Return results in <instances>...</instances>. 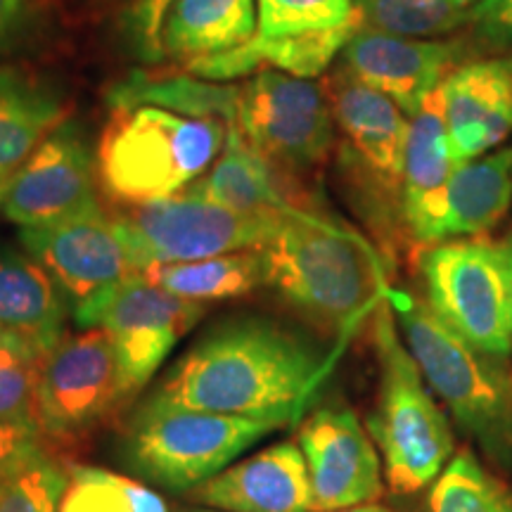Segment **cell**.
<instances>
[{
    "mask_svg": "<svg viewBox=\"0 0 512 512\" xmlns=\"http://www.w3.org/2000/svg\"><path fill=\"white\" fill-rule=\"evenodd\" d=\"M57 512H169V505L138 479L102 467L72 465Z\"/></svg>",
    "mask_w": 512,
    "mask_h": 512,
    "instance_id": "cell-30",
    "label": "cell"
},
{
    "mask_svg": "<svg viewBox=\"0 0 512 512\" xmlns=\"http://www.w3.org/2000/svg\"><path fill=\"white\" fill-rule=\"evenodd\" d=\"M190 501L228 512H311L302 448L280 441L188 491Z\"/></svg>",
    "mask_w": 512,
    "mask_h": 512,
    "instance_id": "cell-19",
    "label": "cell"
},
{
    "mask_svg": "<svg viewBox=\"0 0 512 512\" xmlns=\"http://www.w3.org/2000/svg\"><path fill=\"white\" fill-rule=\"evenodd\" d=\"M354 17V0H259V34L264 36L323 31Z\"/></svg>",
    "mask_w": 512,
    "mask_h": 512,
    "instance_id": "cell-33",
    "label": "cell"
},
{
    "mask_svg": "<svg viewBox=\"0 0 512 512\" xmlns=\"http://www.w3.org/2000/svg\"><path fill=\"white\" fill-rule=\"evenodd\" d=\"M202 316V304L166 292L143 273L95 292L74 309L79 328H100L112 337L128 401L143 392Z\"/></svg>",
    "mask_w": 512,
    "mask_h": 512,
    "instance_id": "cell-9",
    "label": "cell"
},
{
    "mask_svg": "<svg viewBox=\"0 0 512 512\" xmlns=\"http://www.w3.org/2000/svg\"><path fill=\"white\" fill-rule=\"evenodd\" d=\"M430 512H512V494L472 453H460L434 482Z\"/></svg>",
    "mask_w": 512,
    "mask_h": 512,
    "instance_id": "cell-31",
    "label": "cell"
},
{
    "mask_svg": "<svg viewBox=\"0 0 512 512\" xmlns=\"http://www.w3.org/2000/svg\"><path fill=\"white\" fill-rule=\"evenodd\" d=\"M192 190L223 207L264 214L285 207H299L294 200L292 178L280 174L245 138L238 124L228 126L226 147L214 166L190 185Z\"/></svg>",
    "mask_w": 512,
    "mask_h": 512,
    "instance_id": "cell-22",
    "label": "cell"
},
{
    "mask_svg": "<svg viewBox=\"0 0 512 512\" xmlns=\"http://www.w3.org/2000/svg\"><path fill=\"white\" fill-rule=\"evenodd\" d=\"M275 216L278 209L245 214L185 188L164 200L121 207L114 219L143 273L157 264L261 249L271 238Z\"/></svg>",
    "mask_w": 512,
    "mask_h": 512,
    "instance_id": "cell-8",
    "label": "cell"
},
{
    "mask_svg": "<svg viewBox=\"0 0 512 512\" xmlns=\"http://www.w3.org/2000/svg\"><path fill=\"white\" fill-rule=\"evenodd\" d=\"M363 29L403 38H441L465 29L470 8L453 0H356Z\"/></svg>",
    "mask_w": 512,
    "mask_h": 512,
    "instance_id": "cell-29",
    "label": "cell"
},
{
    "mask_svg": "<svg viewBox=\"0 0 512 512\" xmlns=\"http://www.w3.org/2000/svg\"><path fill=\"white\" fill-rule=\"evenodd\" d=\"M62 121V95L48 81L19 67H0V174H15Z\"/></svg>",
    "mask_w": 512,
    "mask_h": 512,
    "instance_id": "cell-24",
    "label": "cell"
},
{
    "mask_svg": "<svg viewBox=\"0 0 512 512\" xmlns=\"http://www.w3.org/2000/svg\"><path fill=\"white\" fill-rule=\"evenodd\" d=\"M98 157L79 124L64 119L10 176L5 219L38 228L100 207Z\"/></svg>",
    "mask_w": 512,
    "mask_h": 512,
    "instance_id": "cell-12",
    "label": "cell"
},
{
    "mask_svg": "<svg viewBox=\"0 0 512 512\" xmlns=\"http://www.w3.org/2000/svg\"><path fill=\"white\" fill-rule=\"evenodd\" d=\"M439 88L458 164L479 159L512 131V53L467 60Z\"/></svg>",
    "mask_w": 512,
    "mask_h": 512,
    "instance_id": "cell-18",
    "label": "cell"
},
{
    "mask_svg": "<svg viewBox=\"0 0 512 512\" xmlns=\"http://www.w3.org/2000/svg\"><path fill=\"white\" fill-rule=\"evenodd\" d=\"M67 323V294L27 249L0 247V342L43 361Z\"/></svg>",
    "mask_w": 512,
    "mask_h": 512,
    "instance_id": "cell-20",
    "label": "cell"
},
{
    "mask_svg": "<svg viewBox=\"0 0 512 512\" xmlns=\"http://www.w3.org/2000/svg\"><path fill=\"white\" fill-rule=\"evenodd\" d=\"M280 425L185 408L140 403L124 434L131 472L169 491H192L209 482Z\"/></svg>",
    "mask_w": 512,
    "mask_h": 512,
    "instance_id": "cell-6",
    "label": "cell"
},
{
    "mask_svg": "<svg viewBox=\"0 0 512 512\" xmlns=\"http://www.w3.org/2000/svg\"><path fill=\"white\" fill-rule=\"evenodd\" d=\"M107 102L114 112L147 105L185 114V117H219L228 124H238L240 88L204 81L190 72H133L107 91Z\"/></svg>",
    "mask_w": 512,
    "mask_h": 512,
    "instance_id": "cell-25",
    "label": "cell"
},
{
    "mask_svg": "<svg viewBox=\"0 0 512 512\" xmlns=\"http://www.w3.org/2000/svg\"><path fill=\"white\" fill-rule=\"evenodd\" d=\"M467 36L479 53H512V0H479L472 5Z\"/></svg>",
    "mask_w": 512,
    "mask_h": 512,
    "instance_id": "cell-34",
    "label": "cell"
},
{
    "mask_svg": "<svg viewBox=\"0 0 512 512\" xmlns=\"http://www.w3.org/2000/svg\"><path fill=\"white\" fill-rule=\"evenodd\" d=\"M238 126L249 143L290 178L328 159L337 128L325 86L271 69L254 74L240 88Z\"/></svg>",
    "mask_w": 512,
    "mask_h": 512,
    "instance_id": "cell-11",
    "label": "cell"
},
{
    "mask_svg": "<svg viewBox=\"0 0 512 512\" xmlns=\"http://www.w3.org/2000/svg\"><path fill=\"white\" fill-rule=\"evenodd\" d=\"M143 275L176 297L204 304L245 297L266 285V259L264 249H242L181 264H157Z\"/></svg>",
    "mask_w": 512,
    "mask_h": 512,
    "instance_id": "cell-26",
    "label": "cell"
},
{
    "mask_svg": "<svg viewBox=\"0 0 512 512\" xmlns=\"http://www.w3.org/2000/svg\"><path fill=\"white\" fill-rule=\"evenodd\" d=\"M339 512H392V510L382 508V505L366 503V505H356V508H349V510H339Z\"/></svg>",
    "mask_w": 512,
    "mask_h": 512,
    "instance_id": "cell-38",
    "label": "cell"
},
{
    "mask_svg": "<svg viewBox=\"0 0 512 512\" xmlns=\"http://www.w3.org/2000/svg\"><path fill=\"white\" fill-rule=\"evenodd\" d=\"M311 482V512H339L373 503L382 465L370 434L347 406H320L299 427Z\"/></svg>",
    "mask_w": 512,
    "mask_h": 512,
    "instance_id": "cell-16",
    "label": "cell"
},
{
    "mask_svg": "<svg viewBox=\"0 0 512 512\" xmlns=\"http://www.w3.org/2000/svg\"><path fill=\"white\" fill-rule=\"evenodd\" d=\"M512 204V150L460 164L425 200L403 211V226L420 245L477 238Z\"/></svg>",
    "mask_w": 512,
    "mask_h": 512,
    "instance_id": "cell-17",
    "label": "cell"
},
{
    "mask_svg": "<svg viewBox=\"0 0 512 512\" xmlns=\"http://www.w3.org/2000/svg\"><path fill=\"white\" fill-rule=\"evenodd\" d=\"M254 31V0H176L162 24V55L200 60L242 46Z\"/></svg>",
    "mask_w": 512,
    "mask_h": 512,
    "instance_id": "cell-23",
    "label": "cell"
},
{
    "mask_svg": "<svg viewBox=\"0 0 512 512\" xmlns=\"http://www.w3.org/2000/svg\"><path fill=\"white\" fill-rule=\"evenodd\" d=\"M228 121L162 107L117 110L98 143L100 188L119 207L164 200L190 188L221 157Z\"/></svg>",
    "mask_w": 512,
    "mask_h": 512,
    "instance_id": "cell-3",
    "label": "cell"
},
{
    "mask_svg": "<svg viewBox=\"0 0 512 512\" xmlns=\"http://www.w3.org/2000/svg\"><path fill=\"white\" fill-rule=\"evenodd\" d=\"M133 3H136V0H133Z\"/></svg>",
    "mask_w": 512,
    "mask_h": 512,
    "instance_id": "cell-43",
    "label": "cell"
},
{
    "mask_svg": "<svg viewBox=\"0 0 512 512\" xmlns=\"http://www.w3.org/2000/svg\"><path fill=\"white\" fill-rule=\"evenodd\" d=\"M361 29L363 22L356 8V17L339 24V27L287 36L254 34L247 43L226 50V53L185 62V72L216 83H226L247 74H259L266 72V69L299 76V79H313V76L323 74L337 55H342L344 46Z\"/></svg>",
    "mask_w": 512,
    "mask_h": 512,
    "instance_id": "cell-21",
    "label": "cell"
},
{
    "mask_svg": "<svg viewBox=\"0 0 512 512\" xmlns=\"http://www.w3.org/2000/svg\"><path fill=\"white\" fill-rule=\"evenodd\" d=\"M470 36L403 38L361 29L342 50V67L394 100L408 119L420 112L453 69L475 60Z\"/></svg>",
    "mask_w": 512,
    "mask_h": 512,
    "instance_id": "cell-14",
    "label": "cell"
},
{
    "mask_svg": "<svg viewBox=\"0 0 512 512\" xmlns=\"http://www.w3.org/2000/svg\"><path fill=\"white\" fill-rule=\"evenodd\" d=\"M176 0H136L131 10V34L145 60L162 57V24Z\"/></svg>",
    "mask_w": 512,
    "mask_h": 512,
    "instance_id": "cell-35",
    "label": "cell"
},
{
    "mask_svg": "<svg viewBox=\"0 0 512 512\" xmlns=\"http://www.w3.org/2000/svg\"><path fill=\"white\" fill-rule=\"evenodd\" d=\"M69 467L41 439L0 475V512H57Z\"/></svg>",
    "mask_w": 512,
    "mask_h": 512,
    "instance_id": "cell-28",
    "label": "cell"
},
{
    "mask_svg": "<svg viewBox=\"0 0 512 512\" xmlns=\"http://www.w3.org/2000/svg\"><path fill=\"white\" fill-rule=\"evenodd\" d=\"M420 273L427 304L448 328L484 354H512V280L501 245L482 238L430 245Z\"/></svg>",
    "mask_w": 512,
    "mask_h": 512,
    "instance_id": "cell-7",
    "label": "cell"
},
{
    "mask_svg": "<svg viewBox=\"0 0 512 512\" xmlns=\"http://www.w3.org/2000/svg\"><path fill=\"white\" fill-rule=\"evenodd\" d=\"M266 285L299 316L335 339L342 354L389 299L387 266L361 233L306 207L278 209L266 240Z\"/></svg>",
    "mask_w": 512,
    "mask_h": 512,
    "instance_id": "cell-2",
    "label": "cell"
},
{
    "mask_svg": "<svg viewBox=\"0 0 512 512\" xmlns=\"http://www.w3.org/2000/svg\"><path fill=\"white\" fill-rule=\"evenodd\" d=\"M38 439L41 437L34 432L19 430V427L3 425V422H0V475H3V472L8 470L29 446H34Z\"/></svg>",
    "mask_w": 512,
    "mask_h": 512,
    "instance_id": "cell-37",
    "label": "cell"
},
{
    "mask_svg": "<svg viewBox=\"0 0 512 512\" xmlns=\"http://www.w3.org/2000/svg\"><path fill=\"white\" fill-rule=\"evenodd\" d=\"M117 351L100 328L64 335L38 377V437L50 448L88 439L126 408Z\"/></svg>",
    "mask_w": 512,
    "mask_h": 512,
    "instance_id": "cell-10",
    "label": "cell"
},
{
    "mask_svg": "<svg viewBox=\"0 0 512 512\" xmlns=\"http://www.w3.org/2000/svg\"><path fill=\"white\" fill-rule=\"evenodd\" d=\"M389 306L427 387L489 456L512 467V380L503 358L472 347L413 294L392 290Z\"/></svg>",
    "mask_w": 512,
    "mask_h": 512,
    "instance_id": "cell-4",
    "label": "cell"
},
{
    "mask_svg": "<svg viewBox=\"0 0 512 512\" xmlns=\"http://www.w3.org/2000/svg\"><path fill=\"white\" fill-rule=\"evenodd\" d=\"M453 3H458V5H465V8H470V3H475V0H453ZM479 3V0H477Z\"/></svg>",
    "mask_w": 512,
    "mask_h": 512,
    "instance_id": "cell-41",
    "label": "cell"
},
{
    "mask_svg": "<svg viewBox=\"0 0 512 512\" xmlns=\"http://www.w3.org/2000/svg\"><path fill=\"white\" fill-rule=\"evenodd\" d=\"M19 240L76 304L140 273L117 219L102 204L48 226L19 228Z\"/></svg>",
    "mask_w": 512,
    "mask_h": 512,
    "instance_id": "cell-15",
    "label": "cell"
},
{
    "mask_svg": "<svg viewBox=\"0 0 512 512\" xmlns=\"http://www.w3.org/2000/svg\"><path fill=\"white\" fill-rule=\"evenodd\" d=\"M36 17L34 0H0V55L17 48Z\"/></svg>",
    "mask_w": 512,
    "mask_h": 512,
    "instance_id": "cell-36",
    "label": "cell"
},
{
    "mask_svg": "<svg viewBox=\"0 0 512 512\" xmlns=\"http://www.w3.org/2000/svg\"><path fill=\"white\" fill-rule=\"evenodd\" d=\"M41 363L27 351L0 342V422L38 434Z\"/></svg>",
    "mask_w": 512,
    "mask_h": 512,
    "instance_id": "cell-32",
    "label": "cell"
},
{
    "mask_svg": "<svg viewBox=\"0 0 512 512\" xmlns=\"http://www.w3.org/2000/svg\"><path fill=\"white\" fill-rule=\"evenodd\" d=\"M337 358L271 318H230L204 332L145 403L287 427L302 418Z\"/></svg>",
    "mask_w": 512,
    "mask_h": 512,
    "instance_id": "cell-1",
    "label": "cell"
},
{
    "mask_svg": "<svg viewBox=\"0 0 512 512\" xmlns=\"http://www.w3.org/2000/svg\"><path fill=\"white\" fill-rule=\"evenodd\" d=\"M332 117L344 138V162L370 197L396 202L403 214V162L408 119L387 95L339 67L325 81Z\"/></svg>",
    "mask_w": 512,
    "mask_h": 512,
    "instance_id": "cell-13",
    "label": "cell"
},
{
    "mask_svg": "<svg viewBox=\"0 0 512 512\" xmlns=\"http://www.w3.org/2000/svg\"><path fill=\"white\" fill-rule=\"evenodd\" d=\"M8 181H10V176L0 174V209H3V197H5V188H8Z\"/></svg>",
    "mask_w": 512,
    "mask_h": 512,
    "instance_id": "cell-40",
    "label": "cell"
},
{
    "mask_svg": "<svg viewBox=\"0 0 512 512\" xmlns=\"http://www.w3.org/2000/svg\"><path fill=\"white\" fill-rule=\"evenodd\" d=\"M501 249H503V254H505V261H508V268H510V280H512V233L508 235V238H505V240L501 242Z\"/></svg>",
    "mask_w": 512,
    "mask_h": 512,
    "instance_id": "cell-39",
    "label": "cell"
},
{
    "mask_svg": "<svg viewBox=\"0 0 512 512\" xmlns=\"http://www.w3.org/2000/svg\"><path fill=\"white\" fill-rule=\"evenodd\" d=\"M190 512H214V510H190Z\"/></svg>",
    "mask_w": 512,
    "mask_h": 512,
    "instance_id": "cell-42",
    "label": "cell"
},
{
    "mask_svg": "<svg viewBox=\"0 0 512 512\" xmlns=\"http://www.w3.org/2000/svg\"><path fill=\"white\" fill-rule=\"evenodd\" d=\"M375 351L380 387L368 432L380 448L389 489L408 496L444 472L453 451L451 430L406 342L396 335L389 299L375 313Z\"/></svg>",
    "mask_w": 512,
    "mask_h": 512,
    "instance_id": "cell-5",
    "label": "cell"
},
{
    "mask_svg": "<svg viewBox=\"0 0 512 512\" xmlns=\"http://www.w3.org/2000/svg\"><path fill=\"white\" fill-rule=\"evenodd\" d=\"M444 114V98L437 88L420 112L408 121L406 162H403V211L425 200L458 169Z\"/></svg>",
    "mask_w": 512,
    "mask_h": 512,
    "instance_id": "cell-27",
    "label": "cell"
}]
</instances>
